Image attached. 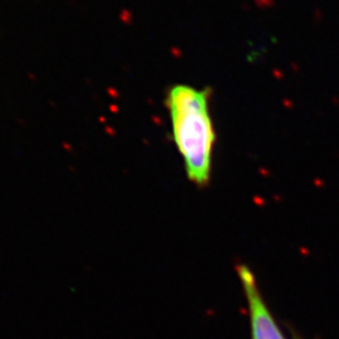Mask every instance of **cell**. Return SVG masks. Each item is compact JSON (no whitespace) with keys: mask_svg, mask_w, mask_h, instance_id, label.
Segmentation results:
<instances>
[{"mask_svg":"<svg viewBox=\"0 0 339 339\" xmlns=\"http://www.w3.org/2000/svg\"><path fill=\"white\" fill-rule=\"evenodd\" d=\"M166 107L171 131L188 180L209 185L216 132L210 112V89L173 84L167 89Z\"/></svg>","mask_w":339,"mask_h":339,"instance_id":"6da1fadb","label":"cell"},{"mask_svg":"<svg viewBox=\"0 0 339 339\" xmlns=\"http://www.w3.org/2000/svg\"><path fill=\"white\" fill-rule=\"evenodd\" d=\"M237 275L248 301L251 339H288L264 300L255 275L250 268L237 265Z\"/></svg>","mask_w":339,"mask_h":339,"instance_id":"7a4b0ae2","label":"cell"}]
</instances>
